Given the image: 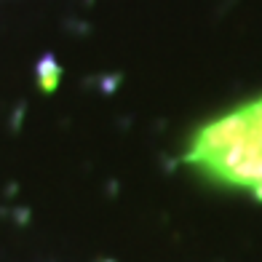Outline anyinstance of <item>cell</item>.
<instances>
[{
	"label": "cell",
	"mask_w": 262,
	"mask_h": 262,
	"mask_svg": "<svg viewBox=\"0 0 262 262\" xmlns=\"http://www.w3.org/2000/svg\"><path fill=\"white\" fill-rule=\"evenodd\" d=\"M182 163L214 185L262 201V94L201 123Z\"/></svg>",
	"instance_id": "obj_1"
}]
</instances>
